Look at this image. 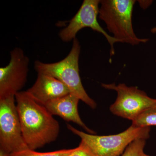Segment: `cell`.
I'll list each match as a JSON object with an SVG mask.
<instances>
[{"mask_svg":"<svg viewBox=\"0 0 156 156\" xmlns=\"http://www.w3.org/2000/svg\"><path fill=\"white\" fill-rule=\"evenodd\" d=\"M15 98L23 136L29 149L35 150L55 141L60 127L53 115L26 91L18 92Z\"/></svg>","mask_w":156,"mask_h":156,"instance_id":"obj_1","label":"cell"},{"mask_svg":"<svg viewBox=\"0 0 156 156\" xmlns=\"http://www.w3.org/2000/svg\"><path fill=\"white\" fill-rule=\"evenodd\" d=\"M80 51V42L76 38L73 40L71 50L64 59L51 63L36 60L34 62V68L38 73L48 75L61 81L69 88L71 94L76 96L91 108L95 109L97 104L87 94L80 76L79 61Z\"/></svg>","mask_w":156,"mask_h":156,"instance_id":"obj_2","label":"cell"},{"mask_svg":"<svg viewBox=\"0 0 156 156\" xmlns=\"http://www.w3.org/2000/svg\"><path fill=\"white\" fill-rule=\"evenodd\" d=\"M134 0H100L98 17L106 25L108 30L119 42L136 45L148 41L140 38L132 25Z\"/></svg>","mask_w":156,"mask_h":156,"instance_id":"obj_3","label":"cell"},{"mask_svg":"<svg viewBox=\"0 0 156 156\" xmlns=\"http://www.w3.org/2000/svg\"><path fill=\"white\" fill-rule=\"evenodd\" d=\"M68 129L80 136L81 143L96 156H120L134 140L149 137L150 127L137 128L131 126L126 131L114 135L87 134L67 124Z\"/></svg>","mask_w":156,"mask_h":156,"instance_id":"obj_4","label":"cell"},{"mask_svg":"<svg viewBox=\"0 0 156 156\" xmlns=\"http://www.w3.org/2000/svg\"><path fill=\"white\" fill-rule=\"evenodd\" d=\"M101 86L117 92L116 99L109 109L112 113L118 116L132 122L146 110L156 105V99L150 97L136 87H128L124 83H103Z\"/></svg>","mask_w":156,"mask_h":156,"instance_id":"obj_5","label":"cell"},{"mask_svg":"<svg viewBox=\"0 0 156 156\" xmlns=\"http://www.w3.org/2000/svg\"><path fill=\"white\" fill-rule=\"evenodd\" d=\"M15 96L0 99V150L10 154L28 149L17 113Z\"/></svg>","mask_w":156,"mask_h":156,"instance_id":"obj_6","label":"cell"},{"mask_svg":"<svg viewBox=\"0 0 156 156\" xmlns=\"http://www.w3.org/2000/svg\"><path fill=\"white\" fill-rule=\"evenodd\" d=\"M100 2V0H84L67 26L60 31L59 36L63 41L69 42L76 38L77 34L82 29L89 27L106 38L110 45V54L112 56L115 54V44L119 41L108 34L98 21Z\"/></svg>","mask_w":156,"mask_h":156,"instance_id":"obj_7","label":"cell"},{"mask_svg":"<svg viewBox=\"0 0 156 156\" xmlns=\"http://www.w3.org/2000/svg\"><path fill=\"white\" fill-rule=\"evenodd\" d=\"M29 62L21 48L11 50L10 62L5 67L0 68V99L15 96L24 87Z\"/></svg>","mask_w":156,"mask_h":156,"instance_id":"obj_8","label":"cell"},{"mask_svg":"<svg viewBox=\"0 0 156 156\" xmlns=\"http://www.w3.org/2000/svg\"><path fill=\"white\" fill-rule=\"evenodd\" d=\"M26 92L34 100L43 105L50 101L70 93L69 88L61 81L41 73H38L34 83Z\"/></svg>","mask_w":156,"mask_h":156,"instance_id":"obj_9","label":"cell"},{"mask_svg":"<svg viewBox=\"0 0 156 156\" xmlns=\"http://www.w3.org/2000/svg\"><path fill=\"white\" fill-rule=\"evenodd\" d=\"M80 99L73 94L53 99L47 102L44 106L52 115L61 117L67 122L76 123L89 134H95L83 122L78 112V104Z\"/></svg>","mask_w":156,"mask_h":156,"instance_id":"obj_10","label":"cell"},{"mask_svg":"<svg viewBox=\"0 0 156 156\" xmlns=\"http://www.w3.org/2000/svg\"><path fill=\"white\" fill-rule=\"evenodd\" d=\"M131 126L137 128L156 126V105L141 113L132 122Z\"/></svg>","mask_w":156,"mask_h":156,"instance_id":"obj_11","label":"cell"},{"mask_svg":"<svg viewBox=\"0 0 156 156\" xmlns=\"http://www.w3.org/2000/svg\"><path fill=\"white\" fill-rule=\"evenodd\" d=\"M74 148L63 149L48 152H38L35 150L28 149L9 154V156H68L73 151Z\"/></svg>","mask_w":156,"mask_h":156,"instance_id":"obj_12","label":"cell"},{"mask_svg":"<svg viewBox=\"0 0 156 156\" xmlns=\"http://www.w3.org/2000/svg\"><path fill=\"white\" fill-rule=\"evenodd\" d=\"M145 144L146 140H136L128 145L120 156H141L144 153Z\"/></svg>","mask_w":156,"mask_h":156,"instance_id":"obj_13","label":"cell"},{"mask_svg":"<svg viewBox=\"0 0 156 156\" xmlns=\"http://www.w3.org/2000/svg\"><path fill=\"white\" fill-rule=\"evenodd\" d=\"M68 156H96L86 146L80 142L78 147L74 148L73 151Z\"/></svg>","mask_w":156,"mask_h":156,"instance_id":"obj_14","label":"cell"},{"mask_svg":"<svg viewBox=\"0 0 156 156\" xmlns=\"http://www.w3.org/2000/svg\"><path fill=\"white\" fill-rule=\"evenodd\" d=\"M153 1H143L139 2L140 5L142 9H145L148 8L152 4Z\"/></svg>","mask_w":156,"mask_h":156,"instance_id":"obj_15","label":"cell"},{"mask_svg":"<svg viewBox=\"0 0 156 156\" xmlns=\"http://www.w3.org/2000/svg\"><path fill=\"white\" fill-rule=\"evenodd\" d=\"M9 154L7 153L2 150H0V156H9Z\"/></svg>","mask_w":156,"mask_h":156,"instance_id":"obj_16","label":"cell"},{"mask_svg":"<svg viewBox=\"0 0 156 156\" xmlns=\"http://www.w3.org/2000/svg\"><path fill=\"white\" fill-rule=\"evenodd\" d=\"M151 31L152 34H156V27L151 29Z\"/></svg>","mask_w":156,"mask_h":156,"instance_id":"obj_17","label":"cell"},{"mask_svg":"<svg viewBox=\"0 0 156 156\" xmlns=\"http://www.w3.org/2000/svg\"><path fill=\"white\" fill-rule=\"evenodd\" d=\"M141 156H151L148 155L144 153L142 155H141Z\"/></svg>","mask_w":156,"mask_h":156,"instance_id":"obj_18","label":"cell"}]
</instances>
